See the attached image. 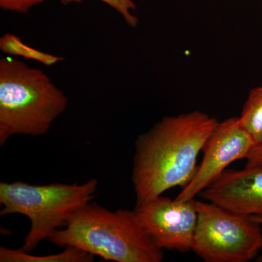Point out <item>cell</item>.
<instances>
[{
    "label": "cell",
    "instance_id": "obj_1",
    "mask_svg": "<svg viewBox=\"0 0 262 262\" xmlns=\"http://www.w3.org/2000/svg\"><path fill=\"white\" fill-rule=\"evenodd\" d=\"M218 122L206 113L194 111L164 117L139 136L131 177L136 206L192 180L198 155Z\"/></svg>",
    "mask_w": 262,
    "mask_h": 262
},
{
    "label": "cell",
    "instance_id": "obj_2",
    "mask_svg": "<svg viewBox=\"0 0 262 262\" xmlns=\"http://www.w3.org/2000/svg\"><path fill=\"white\" fill-rule=\"evenodd\" d=\"M59 247L80 248L94 256L117 262H160L163 251L155 246L135 211H112L90 202L49 239Z\"/></svg>",
    "mask_w": 262,
    "mask_h": 262
},
{
    "label": "cell",
    "instance_id": "obj_3",
    "mask_svg": "<svg viewBox=\"0 0 262 262\" xmlns=\"http://www.w3.org/2000/svg\"><path fill=\"white\" fill-rule=\"evenodd\" d=\"M68 98L42 70L11 57L0 59V146L13 136L47 134Z\"/></svg>",
    "mask_w": 262,
    "mask_h": 262
},
{
    "label": "cell",
    "instance_id": "obj_4",
    "mask_svg": "<svg viewBox=\"0 0 262 262\" xmlns=\"http://www.w3.org/2000/svg\"><path fill=\"white\" fill-rule=\"evenodd\" d=\"M98 186L96 179L80 184L1 182L0 215L21 214L29 219L30 229L20 248L30 253L64 227L76 211L91 202Z\"/></svg>",
    "mask_w": 262,
    "mask_h": 262
},
{
    "label": "cell",
    "instance_id": "obj_5",
    "mask_svg": "<svg viewBox=\"0 0 262 262\" xmlns=\"http://www.w3.org/2000/svg\"><path fill=\"white\" fill-rule=\"evenodd\" d=\"M192 251L206 262H248L262 248L261 225L251 215L228 211L211 202L196 201Z\"/></svg>",
    "mask_w": 262,
    "mask_h": 262
},
{
    "label": "cell",
    "instance_id": "obj_6",
    "mask_svg": "<svg viewBox=\"0 0 262 262\" xmlns=\"http://www.w3.org/2000/svg\"><path fill=\"white\" fill-rule=\"evenodd\" d=\"M195 200L181 201L160 195L135 211L141 226L160 249L192 250L198 224Z\"/></svg>",
    "mask_w": 262,
    "mask_h": 262
},
{
    "label": "cell",
    "instance_id": "obj_7",
    "mask_svg": "<svg viewBox=\"0 0 262 262\" xmlns=\"http://www.w3.org/2000/svg\"><path fill=\"white\" fill-rule=\"evenodd\" d=\"M256 145L253 138L241 125L239 117L218 122L203 147V158L195 174L176 199H194L223 173L231 163L246 159Z\"/></svg>",
    "mask_w": 262,
    "mask_h": 262
},
{
    "label": "cell",
    "instance_id": "obj_8",
    "mask_svg": "<svg viewBox=\"0 0 262 262\" xmlns=\"http://www.w3.org/2000/svg\"><path fill=\"white\" fill-rule=\"evenodd\" d=\"M200 196L228 211L262 215V164L226 169Z\"/></svg>",
    "mask_w": 262,
    "mask_h": 262
},
{
    "label": "cell",
    "instance_id": "obj_9",
    "mask_svg": "<svg viewBox=\"0 0 262 262\" xmlns=\"http://www.w3.org/2000/svg\"><path fill=\"white\" fill-rule=\"evenodd\" d=\"M95 256L75 246H67L61 253L35 256L20 249L0 247L1 262H92Z\"/></svg>",
    "mask_w": 262,
    "mask_h": 262
},
{
    "label": "cell",
    "instance_id": "obj_10",
    "mask_svg": "<svg viewBox=\"0 0 262 262\" xmlns=\"http://www.w3.org/2000/svg\"><path fill=\"white\" fill-rule=\"evenodd\" d=\"M239 119L241 125L253 138L256 144L261 142L262 86L249 91Z\"/></svg>",
    "mask_w": 262,
    "mask_h": 262
},
{
    "label": "cell",
    "instance_id": "obj_11",
    "mask_svg": "<svg viewBox=\"0 0 262 262\" xmlns=\"http://www.w3.org/2000/svg\"><path fill=\"white\" fill-rule=\"evenodd\" d=\"M0 50L8 56L23 57L27 59L39 62L46 67H51L63 61L61 57L53 56L24 44L18 36L10 33L0 38Z\"/></svg>",
    "mask_w": 262,
    "mask_h": 262
},
{
    "label": "cell",
    "instance_id": "obj_12",
    "mask_svg": "<svg viewBox=\"0 0 262 262\" xmlns=\"http://www.w3.org/2000/svg\"><path fill=\"white\" fill-rule=\"evenodd\" d=\"M83 0H61L62 5H67L72 3H80ZM111 7L122 15L127 25L136 28L139 24V18L133 13L136 6L133 0H100Z\"/></svg>",
    "mask_w": 262,
    "mask_h": 262
},
{
    "label": "cell",
    "instance_id": "obj_13",
    "mask_svg": "<svg viewBox=\"0 0 262 262\" xmlns=\"http://www.w3.org/2000/svg\"><path fill=\"white\" fill-rule=\"evenodd\" d=\"M45 0H0V8L6 11L26 14L35 5L41 4Z\"/></svg>",
    "mask_w": 262,
    "mask_h": 262
},
{
    "label": "cell",
    "instance_id": "obj_14",
    "mask_svg": "<svg viewBox=\"0 0 262 262\" xmlns=\"http://www.w3.org/2000/svg\"><path fill=\"white\" fill-rule=\"evenodd\" d=\"M246 160L247 166L262 164V141L254 146Z\"/></svg>",
    "mask_w": 262,
    "mask_h": 262
},
{
    "label": "cell",
    "instance_id": "obj_15",
    "mask_svg": "<svg viewBox=\"0 0 262 262\" xmlns=\"http://www.w3.org/2000/svg\"><path fill=\"white\" fill-rule=\"evenodd\" d=\"M251 218L255 222H258L260 225H262V215H251Z\"/></svg>",
    "mask_w": 262,
    "mask_h": 262
}]
</instances>
